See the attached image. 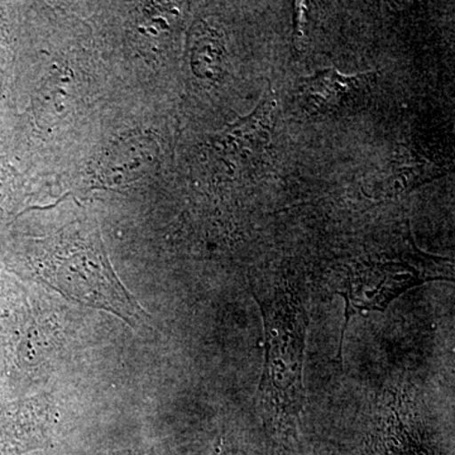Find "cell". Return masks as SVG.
Segmentation results:
<instances>
[{
	"mask_svg": "<svg viewBox=\"0 0 455 455\" xmlns=\"http://www.w3.org/2000/svg\"><path fill=\"white\" fill-rule=\"evenodd\" d=\"M263 322L265 362L259 385V416L269 455L300 454L305 409L304 361L309 315L293 290L256 296Z\"/></svg>",
	"mask_w": 455,
	"mask_h": 455,
	"instance_id": "6da1fadb",
	"label": "cell"
},
{
	"mask_svg": "<svg viewBox=\"0 0 455 455\" xmlns=\"http://www.w3.org/2000/svg\"><path fill=\"white\" fill-rule=\"evenodd\" d=\"M32 266L68 300L107 311L132 328L145 324L146 310L116 277L97 229L71 227L42 241Z\"/></svg>",
	"mask_w": 455,
	"mask_h": 455,
	"instance_id": "7a4b0ae2",
	"label": "cell"
},
{
	"mask_svg": "<svg viewBox=\"0 0 455 455\" xmlns=\"http://www.w3.org/2000/svg\"><path fill=\"white\" fill-rule=\"evenodd\" d=\"M453 265L447 259L419 251L410 239L400 259L364 260L350 269L346 290V325L355 314L385 311L398 296L429 281L453 280Z\"/></svg>",
	"mask_w": 455,
	"mask_h": 455,
	"instance_id": "3957f363",
	"label": "cell"
},
{
	"mask_svg": "<svg viewBox=\"0 0 455 455\" xmlns=\"http://www.w3.org/2000/svg\"><path fill=\"white\" fill-rule=\"evenodd\" d=\"M53 410L44 397L20 398L0 407V455H25L49 445Z\"/></svg>",
	"mask_w": 455,
	"mask_h": 455,
	"instance_id": "277c9868",
	"label": "cell"
},
{
	"mask_svg": "<svg viewBox=\"0 0 455 455\" xmlns=\"http://www.w3.org/2000/svg\"><path fill=\"white\" fill-rule=\"evenodd\" d=\"M373 74L347 76L335 70L319 71L300 82L302 106L311 114L349 112L363 103L372 90Z\"/></svg>",
	"mask_w": 455,
	"mask_h": 455,
	"instance_id": "5b68a950",
	"label": "cell"
},
{
	"mask_svg": "<svg viewBox=\"0 0 455 455\" xmlns=\"http://www.w3.org/2000/svg\"><path fill=\"white\" fill-rule=\"evenodd\" d=\"M276 109V100L268 97L260 101L253 113L245 118L239 119L220 134L218 142L226 148L235 151H252L262 143L267 142L274 123V114Z\"/></svg>",
	"mask_w": 455,
	"mask_h": 455,
	"instance_id": "8992f818",
	"label": "cell"
},
{
	"mask_svg": "<svg viewBox=\"0 0 455 455\" xmlns=\"http://www.w3.org/2000/svg\"><path fill=\"white\" fill-rule=\"evenodd\" d=\"M152 163L154 149L147 146V140H123L107 156L103 163L104 178L112 184H125L145 175Z\"/></svg>",
	"mask_w": 455,
	"mask_h": 455,
	"instance_id": "52a82bcc",
	"label": "cell"
},
{
	"mask_svg": "<svg viewBox=\"0 0 455 455\" xmlns=\"http://www.w3.org/2000/svg\"><path fill=\"white\" fill-rule=\"evenodd\" d=\"M191 65L194 73L203 79H217L223 70V44L206 25H196L190 33Z\"/></svg>",
	"mask_w": 455,
	"mask_h": 455,
	"instance_id": "ba28073f",
	"label": "cell"
},
{
	"mask_svg": "<svg viewBox=\"0 0 455 455\" xmlns=\"http://www.w3.org/2000/svg\"><path fill=\"white\" fill-rule=\"evenodd\" d=\"M295 14V32H293V41L295 47L300 50L302 47V40H304V3H296Z\"/></svg>",
	"mask_w": 455,
	"mask_h": 455,
	"instance_id": "9c48e42d",
	"label": "cell"
},
{
	"mask_svg": "<svg viewBox=\"0 0 455 455\" xmlns=\"http://www.w3.org/2000/svg\"><path fill=\"white\" fill-rule=\"evenodd\" d=\"M232 451V445L228 442L226 436L220 435L217 442L214 443L211 455H229Z\"/></svg>",
	"mask_w": 455,
	"mask_h": 455,
	"instance_id": "30bf717a",
	"label": "cell"
},
{
	"mask_svg": "<svg viewBox=\"0 0 455 455\" xmlns=\"http://www.w3.org/2000/svg\"><path fill=\"white\" fill-rule=\"evenodd\" d=\"M100 455H142V454L137 453V451H114V453L100 454Z\"/></svg>",
	"mask_w": 455,
	"mask_h": 455,
	"instance_id": "8fae6325",
	"label": "cell"
}]
</instances>
